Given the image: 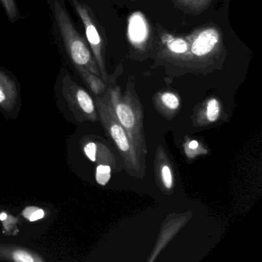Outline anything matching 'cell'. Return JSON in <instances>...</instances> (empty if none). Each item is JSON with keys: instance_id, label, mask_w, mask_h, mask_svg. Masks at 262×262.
Listing matches in <instances>:
<instances>
[{"instance_id": "cell-1", "label": "cell", "mask_w": 262, "mask_h": 262, "mask_svg": "<svg viewBox=\"0 0 262 262\" xmlns=\"http://www.w3.org/2000/svg\"><path fill=\"white\" fill-rule=\"evenodd\" d=\"M54 11L66 48L76 68L85 69L93 74L99 76V67L93 59L86 43L75 28L63 4H61L59 0L55 1Z\"/></svg>"}, {"instance_id": "cell-2", "label": "cell", "mask_w": 262, "mask_h": 262, "mask_svg": "<svg viewBox=\"0 0 262 262\" xmlns=\"http://www.w3.org/2000/svg\"><path fill=\"white\" fill-rule=\"evenodd\" d=\"M75 9L77 12L80 19H82V24L85 28V35H86L87 40L90 43V47L93 50L95 59L96 60V64L99 67L100 74L102 78L106 80V71H105V63H104L103 56H102V41L97 27L92 18L91 15L89 13V10L83 4L79 3L77 0H73Z\"/></svg>"}, {"instance_id": "cell-3", "label": "cell", "mask_w": 262, "mask_h": 262, "mask_svg": "<svg viewBox=\"0 0 262 262\" xmlns=\"http://www.w3.org/2000/svg\"><path fill=\"white\" fill-rule=\"evenodd\" d=\"M219 32L213 28L202 30L193 40L191 52L194 56L201 57L211 53L219 41Z\"/></svg>"}, {"instance_id": "cell-4", "label": "cell", "mask_w": 262, "mask_h": 262, "mask_svg": "<svg viewBox=\"0 0 262 262\" xmlns=\"http://www.w3.org/2000/svg\"><path fill=\"white\" fill-rule=\"evenodd\" d=\"M146 22L140 14H135L132 16L128 24V36L130 40L134 43H142L146 39Z\"/></svg>"}, {"instance_id": "cell-5", "label": "cell", "mask_w": 262, "mask_h": 262, "mask_svg": "<svg viewBox=\"0 0 262 262\" xmlns=\"http://www.w3.org/2000/svg\"><path fill=\"white\" fill-rule=\"evenodd\" d=\"M118 119L126 129L133 128L136 124V118L130 106L127 104L119 102L116 106Z\"/></svg>"}, {"instance_id": "cell-6", "label": "cell", "mask_w": 262, "mask_h": 262, "mask_svg": "<svg viewBox=\"0 0 262 262\" xmlns=\"http://www.w3.org/2000/svg\"><path fill=\"white\" fill-rule=\"evenodd\" d=\"M111 135L121 151L124 152L129 151V142L122 127L117 123L113 124L111 126Z\"/></svg>"}, {"instance_id": "cell-7", "label": "cell", "mask_w": 262, "mask_h": 262, "mask_svg": "<svg viewBox=\"0 0 262 262\" xmlns=\"http://www.w3.org/2000/svg\"><path fill=\"white\" fill-rule=\"evenodd\" d=\"M76 99H77L78 103L85 113L89 114L93 113L95 107L93 99L85 90L79 89L76 92Z\"/></svg>"}, {"instance_id": "cell-8", "label": "cell", "mask_w": 262, "mask_h": 262, "mask_svg": "<svg viewBox=\"0 0 262 262\" xmlns=\"http://www.w3.org/2000/svg\"><path fill=\"white\" fill-rule=\"evenodd\" d=\"M167 47L171 53L176 54H182L188 52V42L185 39L181 38H171V39L167 42Z\"/></svg>"}, {"instance_id": "cell-9", "label": "cell", "mask_w": 262, "mask_h": 262, "mask_svg": "<svg viewBox=\"0 0 262 262\" xmlns=\"http://www.w3.org/2000/svg\"><path fill=\"white\" fill-rule=\"evenodd\" d=\"M111 178V168L108 165H99L96 168V179L98 183L105 185Z\"/></svg>"}, {"instance_id": "cell-10", "label": "cell", "mask_w": 262, "mask_h": 262, "mask_svg": "<svg viewBox=\"0 0 262 262\" xmlns=\"http://www.w3.org/2000/svg\"><path fill=\"white\" fill-rule=\"evenodd\" d=\"M220 113V106L219 102L215 99H211L208 101L207 105V118L210 122H214L219 118Z\"/></svg>"}, {"instance_id": "cell-11", "label": "cell", "mask_w": 262, "mask_h": 262, "mask_svg": "<svg viewBox=\"0 0 262 262\" xmlns=\"http://www.w3.org/2000/svg\"><path fill=\"white\" fill-rule=\"evenodd\" d=\"M3 7L5 9L6 13L8 15L9 19L12 22H15L18 18V10L16 8L15 0H0Z\"/></svg>"}, {"instance_id": "cell-12", "label": "cell", "mask_w": 262, "mask_h": 262, "mask_svg": "<svg viewBox=\"0 0 262 262\" xmlns=\"http://www.w3.org/2000/svg\"><path fill=\"white\" fill-rule=\"evenodd\" d=\"M162 101L165 106L171 110H177L179 106V100L176 95L171 93H165L162 96Z\"/></svg>"}, {"instance_id": "cell-13", "label": "cell", "mask_w": 262, "mask_h": 262, "mask_svg": "<svg viewBox=\"0 0 262 262\" xmlns=\"http://www.w3.org/2000/svg\"><path fill=\"white\" fill-rule=\"evenodd\" d=\"M162 180L164 185L167 188H171L172 186V174L169 167L165 165L162 170Z\"/></svg>"}, {"instance_id": "cell-14", "label": "cell", "mask_w": 262, "mask_h": 262, "mask_svg": "<svg viewBox=\"0 0 262 262\" xmlns=\"http://www.w3.org/2000/svg\"><path fill=\"white\" fill-rule=\"evenodd\" d=\"M14 260L16 261H23V262H33L34 259L33 258L30 254L28 253L25 252V251H17L15 253Z\"/></svg>"}, {"instance_id": "cell-15", "label": "cell", "mask_w": 262, "mask_h": 262, "mask_svg": "<svg viewBox=\"0 0 262 262\" xmlns=\"http://www.w3.org/2000/svg\"><path fill=\"white\" fill-rule=\"evenodd\" d=\"M85 152L90 160L95 162L96 156V145L93 142L87 144L85 147Z\"/></svg>"}, {"instance_id": "cell-16", "label": "cell", "mask_w": 262, "mask_h": 262, "mask_svg": "<svg viewBox=\"0 0 262 262\" xmlns=\"http://www.w3.org/2000/svg\"><path fill=\"white\" fill-rule=\"evenodd\" d=\"M45 215V212H44L43 210L42 209H36V211H34V212L31 214V216L30 217V222H35V221L39 220V219H42Z\"/></svg>"}, {"instance_id": "cell-17", "label": "cell", "mask_w": 262, "mask_h": 262, "mask_svg": "<svg viewBox=\"0 0 262 262\" xmlns=\"http://www.w3.org/2000/svg\"><path fill=\"white\" fill-rule=\"evenodd\" d=\"M36 209H37V208H33V207H30V208H26L24 211V217H27V219H30L31 214H33V213L34 212V211H36Z\"/></svg>"}, {"instance_id": "cell-18", "label": "cell", "mask_w": 262, "mask_h": 262, "mask_svg": "<svg viewBox=\"0 0 262 262\" xmlns=\"http://www.w3.org/2000/svg\"><path fill=\"white\" fill-rule=\"evenodd\" d=\"M199 146V143H198L197 141H191L189 144V148H191V149H195L196 148H198Z\"/></svg>"}, {"instance_id": "cell-19", "label": "cell", "mask_w": 262, "mask_h": 262, "mask_svg": "<svg viewBox=\"0 0 262 262\" xmlns=\"http://www.w3.org/2000/svg\"><path fill=\"white\" fill-rule=\"evenodd\" d=\"M182 2L185 3L186 4H194V3L199 4V0H181Z\"/></svg>"}, {"instance_id": "cell-20", "label": "cell", "mask_w": 262, "mask_h": 262, "mask_svg": "<svg viewBox=\"0 0 262 262\" xmlns=\"http://www.w3.org/2000/svg\"><path fill=\"white\" fill-rule=\"evenodd\" d=\"M7 214L6 213H2V214H0V220L4 221L5 219H7Z\"/></svg>"}]
</instances>
